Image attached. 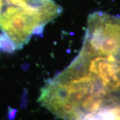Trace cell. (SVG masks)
I'll use <instances>...</instances> for the list:
<instances>
[{
	"instance_id": "1",
	"label": "cell",
	"mask_w": 120,
	"mask_h": 120,
	"mask_svg": "<svg viewBox=\"0 0 120 120\" xmlns=\"http://www.w3.org/2000/svg\"><path fill=\"white\" fill-rule=\"evenodd\" d=\"M61 11L53 0H0L1 35L21 49Z\"/></svg>"
},
{
	"instance_id": "2",
	"label": "cell",
	"mask_w": 120,
	"mask_h": 120,
	"mask_svg": "<svg viewBox=\"0 0 120 120\" xmlns=\"http://www.w3.org/2000/svg\"></svg>"
},
{
	"instance_id": "3",
	"label": "cell",
	"mask_w": 120,
	"mask_h": 120,
	"mask_svg": "<svg viewBox=\"0 0 120 120\" xmlns=\"http://www.w3.org/2000/svg\"></svg>"
}]
</instances>
